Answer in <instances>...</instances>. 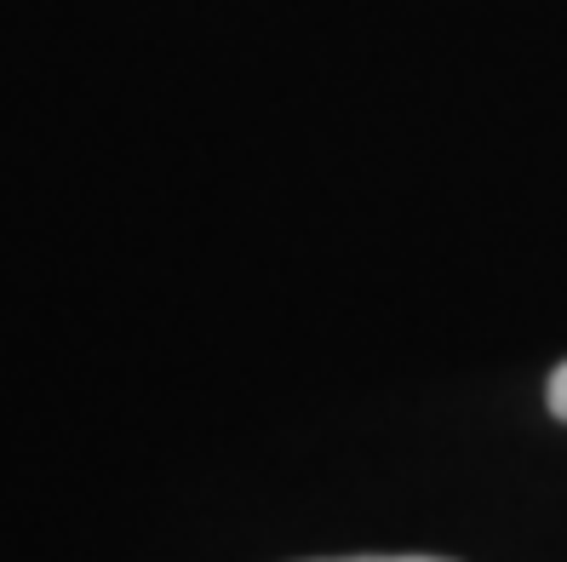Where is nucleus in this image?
I'll return each instance as SVG.
<instances>
[{
  "mask_svg": "<svg viewBox=\"0 0 567 562\" xmlns=\"http://www.w3.org/2000/svg\"><path fill=\"white\" fill-rule=\"evenodd\" d=\"M545 402H550V413H556V419H567V361H561V368L550 374V390H545Z\"/></svg>",
  "mask_w": 567,
  "mask_h": 562,
  "instance_id": "nucleus-1",
  "label": "nucleus"
},
{
  "mask_svg": "<svg viewBox=\"0 0 567 562\" xmlns=\"http://www.w3.org/2000/svg\"><path fill=\"white\" fill-rule=\"evenodd\" d=\"M339 562H447V556H339Z\"/></svg>",
  "mask_w": 567,
  "mask_h": 562,
  "instance_id": "nucleus-2",
  "label": "nucleus"
}]
</instances>
